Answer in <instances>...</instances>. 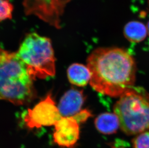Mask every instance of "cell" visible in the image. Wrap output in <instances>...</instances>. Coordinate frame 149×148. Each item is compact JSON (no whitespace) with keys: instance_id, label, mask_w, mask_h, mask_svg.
I'll return each mask as SVG.
<instances>
[{"instance_id":"7","label":"cell","mask_w":149,"mask_h":148,"mask_svg":"<svg viewBox=\"0 0 149 148\" xmlns=\"http://www.w3.org/2000/svg\"><path fill=\"white\" fill-rule=\"evenodd\" d=\"M83 91L71 89L66 92L59 102L58 108L63 117H72L81 111L84 103Z\"/></svg>"},{"instance_id":"13","label":"cell","mask_w":149,"mask_h":148,"mask_svg":"<svg viewBox=\"0 0 149 148\" xmlns=\"http://www.w3.org/2000/svg\"><path fill=\"white\" fill-rule=\"evenodd\" d=\"M146 28L147 30V33L148 34L149 36V21L148 22V24H147Z\"/></svg>"},{"instance_id":"1","label":"cell","mask_w":149,"mask_h":148,"mask_svg":"<svg viewBox=\"0 0 149 148\" xmlns=\"http://www.w3.org/2000/svg\"><path fill=\"white\" fill-rule=\"evenodd\" d=\"M87 66L91 74L90 86L103 95L120 97L134 86L136 64L125 49L98 48L89 55Z\"/></svg>"},{"instance_id":"10","label":"cell","mask_w":149,"mask_h":148,"mask_svg":"<svg viewBox=\"0 0 149 148\" xmlns=\"http://www.w3.org/2000/svg\"><path fill=\"white\" fill-rule=\"evenodd\" d=\"M124 36L128 41L134 43H139L145 39L147 36V28L141 22L130 21L124 27Z\"/></svg>"},{"instance_id":"9","label":"cell","mask_w":149,"mask_h":148,"mask_svg":"<svg viewBox=\"0 0 149 148\" xmlns=\"http://www.w3.org/2000/svg\"><path fill=\"white\" fill-rule=\"evenodd\" d=\"M67 74L69 81L74 85L84 87L90 82L91 74L87 66L75 63L70 66Z\"/></svg>"},{"instance_id":"3","label":"cell","mask_w":149,"mask_h":148,"mask_svg":"<svg viewBox=\"0 0 149 148\" xmlns=\"http://www.w3.org/2000/svg\"><path fill=\"white\" fill-rule=\"evenodd\" d=\"M120 127L128 135L149 130V93L141 87L133 86L123 94L113 107Z\"/></svg>"},{"instance_id":"6","label":"cell","mask_w":149,"mask_h":148,"mask_svg":"<svg viewBox=\"0 0 149 148\" xmlns=\"http://www.w3.org/2000/svg\"><path fill=\"white\" fill-rule=\"evenodd\" d=\"M54 126L53 139L55 144L64 148H73L76 145L80 138V127L74 118L62 116Z\"/></svg>"},{"instance_id":"2","label":"cell","mask_w":149,"mask_h":148,"mask_svg":"<svg viewBox=\"0 0 149 148\" xmlns=\"http://www.w3.org/2000/svg\"><path fill=\"white\" fill-rule=\"evenodd\" d=\"M36 95L33 80L17 53L0 47V100L22 105Z\"/></svg>"},{"instance_id":"8","label":"cell","mask_w":149,"mask_h":148,"mask_svg":"<svg viewBox=\"0 0 149 148\" xmlns=\"http://www.w3.org/2000/svg\"><path fill=\"white\" fill-rule=\"evenodd\" d=\"M94 124L97 131L105 135L114 134L120 127L119 120L114 113L100 114L95 119Z\"/></svg>"},{"instance_id":"5","label":"cell","mask_w":149,"mask_h":148,"mask_svg":"<svg viewBox=\"0 0 149 148\" xmlns=\"http://www.w3.org/2000/svg\"><path fill=\"white\" fill-rule=\"evenodd\" d=\"M62 117L53 101L51 94L32 109H29L24 117L27 127L31 129L54 126Z\"/></svg>"},{"instance_id":"4","label":"cell","mask_w":149,"mask_h":148,"mask_svg":"<svg viewBox=\"0 0 149 148\" xmlns=\"http://www.w3.org/2000/svg\"><path fill=\"white\" fill-rule=\"evenodd\" d=\"M17 55L33 80L45 79L56 74L55 58L50 40L35 33L29 34Z\"/></svg>"},{"instance_id":"12","label":"cell","mask_w":149,"mask_h":148,"mask_svg":"<svg viewBox=\"0 0 149 148\" xmlns=\"http://www.w3.org/2000/svg\"><path fill=\"white\" fill-rule=\"evenodd\" d=\"M13 7L9 0H0V21L11 19Z\"/></svg>"},{"instance_id":"11","label":"cell","mask_w":149,"mask_h":148,"mask_svg":"<svg viewBox=\"0 0 149 148\" xmlns=\"http://www.w3.org/2000/svg\"><path fill=\"white\" fill-rule=\"evenodd\" d=\"M133 148H149V131L139 133L132 140Z\"/></svg>"},{"instance_id":"14","label":"cell","mask_w":149,"mask_h":148,"mask_svg":"<svg viewBox=\"0 0 149 148\" xmlns=\"http://www.w3.org/2000/svg\"></svg>"}]
</instances>
